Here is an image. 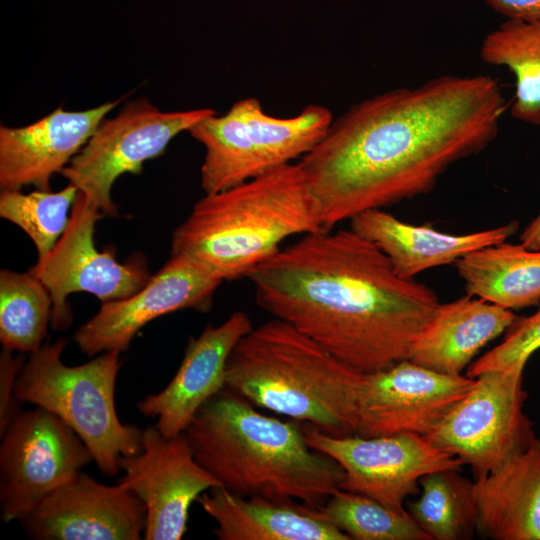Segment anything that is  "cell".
Returning <instances> with one entry per match:
<instances>
[{"instance_id":"cell-1","label":"cell","mask_w":540,"mask_h":540,"mask_svg":"<svg viewBox=\"0 0 540 540\" xmlns=\"http://www.w3.org/2000/svg\"><path fill=\"white\" fill-rule=\"evenodd\" d=\"M507 108L489 75L438 76L356 103L299 160L323 228L431 191L488 147Z\"/></svg>"},{"instance_id":"cell-2","label":"cell","mask_w":540,"mask_h":540,"mask_svg":"<svg viewBox=\"0 0 540 540\" xmlns=\"http://www.w3.org/2000/svg\"><path fill=\"white\" fill-rule=\"evenodd\" d=\"M257 304L361 373L408 359L440 301L351 228L303 235L246 276Z\"/></svg>"},{"instance_id":"cell-3","label":"cell","mask_w":540,"mask_h":540,"mask_svg":"<svg viewBox=\"0 0 540 540\" xmlns=\"http://www.w3.org/2000/svg\"><path fill=\"white\" fill-rule=\"evenodd\" d=\"M183 434L196 460L237 495L321 508L341 489L342 468L308 444L303 427L264 415L227 389L197 411Z\"/></svg>"},{"instance_id":"cell-4","label":"cell","mask_w":540,"mask_h":540,"mask_svg":"<svg viewBox=\"0 0 540 540\" xmlns=\"http://www.w3.org/2000/svg\"><path fill=\"white\" fill-rule=\"evenodd\" d=\"M316 198L298 162L231 188L205 193L173 231L171 255H185L224 280L246 277L287 238L322 230Z\"/></svg>"},{"instance_id":"cell-5","label":"cell","mask_w":540,"mask_h":540,"mask_svg":"<svg viewBox=\"0 0 540 540\" xmlns=\"http://www.w3.org/2000/svg\"><path fill=\"white\" fill-rule=\"evenodd\" d=\"M361 372L290 324L253 327L232 350L225 389L256 407L333 435H353V392Z\"/></svg>"},{"instance_id":"cell-6","label":"cell","mask_w":540,"mask_h":540,"mask_svg":"<svg viewBox=\"0 0 540 540\" xmlns=\"http://www.w3.org/2000/svg\"><path fill=\"white\" fill-rule=\"evenodd\" d=\"M66 344L59 338L30 353L17 378L16 396L59 417L86 444L100 472L114 477L122 457L140 452L143 436V429L123 423L116 410L120 352L106 351L69 366L62 361Z\"/></svg>"},{"instance_id":"cell-7","label":"cell","mask_w":540,"mask_h":540,"mask_svg":"<svg viewBox=\"0 0 540 540\" xmlns=\"http://www.w3.org/2000/svg\"><path fill=\"white\" fill-rule=\"evenodd\" d=\"M331 111L310 104L295 116L275 117L259 99L246 97L208 115L189 133L205 148L201 186L219 192L293 163L309 153L333 121Z\"/></svg>"},{"instance_id":"cell-8","label":"cell","mask_w":540,"mask_h":540,"mask_svg":"<svg viewBox=\"0 0 540 540\" xmlns=\"http://www.w3.org/2000/svg\"><path fill=\"white\" fill-rule=\"evenodd\" d=\"M524 369L481 374L424 437L472 468L475 478L503 466L536 438L524 412Z\"/></svg>"},{"instance_id":"cell-9","label":"cell","mask_w":540,"mask_h":540,"mask_svg":"<svg viewBox=\"0 0 540 540\" xmlns=\"http://www.w3.org/2000/svg\"><path fill=\"white\" fill-rule=\"evenodd\" d=\"M215 112L211 108L161 111L148 100L131 101L100 123L61 174L104 215H115L111 190L117 178L141 173L145 161L162 155L178 134L189 132Z\"/></svg>"},{"instance_id":"cell-10","label":"cell","mask_w":540,"mask_h":540,"mask_svg":"<svg viewBox=\"0 0 540 540\" xmlns=\"http://www.w3.org/2000/svg\"><path fill=\"white\" fill-rule=\"evenodd\" d=\"M0 437V514L5 523L20 521L94 462L82 439L41 407L20 411Z\"/></svg>"},{"instance_id":"cell-11","label":"cell","mask_w":540,"mask_h":540,"mask_svg":"<svg viewBox=\"0 0 540 540\" xmlns=\"http://www.w3.org/2000/svg\"><path fill=\"white\" fill-rule=\"evenodd\" d=\"M302 427L308 444L342 468L341 490L370 497L398 512H407L404 501L419 493L423 476L446 469L460 471L463 466L460 459L417 434L333 436L310 424Z\"/></svg>"},{"instance_id":"cell-12","label":"cell","mask_w":540,"mask_h":540,"mask_svg":"<svg viewBox=\"0 0 540 540\" xmlns=\"http://www.w3.org/2000/svg\"><path fill=\"white\" fill-rule=\"evenodd\" d=\"M476 378L447 375L408 359L360 373L351 410L353 435H427L474 386Z\"/></svg>"},{"instance_id":"cell-13","label":"cell","mask_w":540,"mask_h":540,"mask_svg":"<svg viewBox=\"0 0 540 540\" xmlns=\"http://www.w3.org/2000/svg\"><path fill=\"white\" fill-rule=\"evenodd\" d=\"M103 215L78 192L65 232L49 254L28 270L50 293L55 330H64L72 323L67 302L72 293L86 292L104 303L136 293L151 277L140 257L121 263L109 250L96 248L95 225Z\"/></svg>"},{"instance_id":"cell-14","label":"cell","mask_w":540,"mask_h":540,"mask_svg":"<svg viewBox=\"0 0 540 540\" xmlns=\"http://www.w3.org/2000/svg\"><path fill=\"white\" fill-rule=\"evenodd\" d=\"M119 483L146 507V540H179L187 531L189 511L199 496L219 481L194 457L183 433L164 436L155 425L143 429L142 448L120 460Z\"/></svg>"},{"instance_id":"cell-15","label":"cell","mask_w":540,"mask_h":540,"mask_svg":"<svg viewBox=\"0 0 540 540\" xmlns=\"http://www.w3.org/2000/svg\"><path fill=\"white\" fill-rule=\"evenodd\" d=\"M223 280L185 255H171L145 286L122 299L102 303L99 311L74 333L79 349L88 356L126 351L146 324L184 309L208 311Z\"/></svg>"},{"instance_id":"cell-16","label":"cell","mask_w":540,"mask_h":540,"mask_svg":"<svg viewBox=\"0 0 540 540\" xmlns=\"http://www.w3.org/2000/svg\"><path fill=\"white\" fill-rule=\"evenodd\" d=\"M19 522L36 540H139L146 507L123 484L105 485L81 471Z\"/></svg>"},{"instance_id":"cell-17","label":"cell","mask_w":540,"mask_h":540,"mask_svg":"<svg viewBox=\"0 0 540 540\" xmlns=\"http://www.w3.org/2000/svg\"><path fill=\"white\" fill-rule=\"evenodd\" d=\"M252 328L249 316L235 311L191 337L175 375L163 390L138 402L139 412L156 419V428L166 437L183 433L197 411L225 389L230 354Z\"/></svg>"},{"instance_id":"cell-18","label":"cell","mask_w":540,"mask_h":540,"mask_svg":"<svg viewBox=\"0 0 540 540\" xmlns=\"http://www.w3.org/2000/svg\"><path fill=\"white\" fill-rule=\"evenodd\" d=\"M122 98L83 111L62 107L21 127H0L1 190L35 186L50 190V179L85 146Z\"/></svg>"},{"instance_id":"cell-19","label":"cell","mask_w":540,"mask_h":540,"mask_svg":"<svg viewBox=\"0 0 540 540\" xmlns=\"http://www.w3.org/2000/svg\"><path fill=\"white\" fill-rule=\"evenodd\" d=\"M516 221L467 234L443 233L404 222L382 209L364 211L350 228L375 244L394 271L406 279L437 266L452 264L476 250L506 241L518 230Z\"/></svg>"},{"instance_id":"cell-20","label":"cell","mask_w":540,"mask_h":540,"mask_svg":"<svg viewBox=\"0 0 540 540\" xmlns=\"http://www.w3.org/2000/svg\"><path fill=\"white\" fill-rule=\"evenodd\" d=\"M197 502L215 521L212 532L220 540H350L321 508L296 501L244 497L214 487Z\"/></svg>"},{"instance_id":"cell-21","label":"cell","mask_w":540,"mask_h":540,"mask_svg":"<svg viewBox=\"0 0 540 540\" xmlns=\"http://www.w3.org/2000/svg\"><path fill=\"white\" fill-rule=\"evenodd\" d=\"M517 318L512 310L469 295L440 303L415 337L408 360L442 374L462 375L479 351Z\"/></svg>"},{"instance_id":"cell-22","label":"cell","mask_w":540,"mask_h":540,"mask_svg":"<svg viewBox=\"0 0 540 540\" xmlns=\"http://www.w3.org/2000/svg\"><path fill=\"white\" fill-rule=\"evenodd\" d=\"M476 533L492 540H540V439L475 478Z\"/></svg>"},{"instance_id":"cell-23","label":"cell","mask_w":540,"mask_h":540,"mask_svg":"<svg viewBox=\"0 0 540 540\" xmlns=\"http://www.w3.org/2000/svg\"><path fill=\"white\" fill-rule=\"evenodd\" d=\"M454 265L469 296L509 310L540 302V249L504 241L469 253Z\"/></svg>"},{"instance_id":"cell-24","label":"cell","mask_w":540,"mask_h":540,"mask_svg":"<svg viewBox=\"0 0 540 540\" xmlns=\"http://www.w3.org/2000/svg\"><path fill=\"white\" fill-rule=\"evenodd\" d=\"M480 57L514 74L512 117L540 126V20L507 19L485 36Z\"/></svg>"},{"instance_id":"cell-25","label":"cell","mask_w":540,"mask_h":540,"mask_svg":"<svg viewBox=\"0 0 540 540\" xmlns=\"http://www.w3.org/2000/svg\"><path fill=\"white\" fill-rule=\"evenodd\" d=\"M472 486L459 470L427 474L419 480L420 494L408 513L431 540L470 539L477 518Z\"/></svg>"},{"instance_id":"cell-26","label":"cell","mask_w":540,"mask_h":540,"mask_svg":"<svg viewBox=\"0 0 540 540\" xmlns=\"http://www.w3.org/2000/svg\"><path fill=\"white\" fill-rule=\"evenodd\" d=\"M52 299L29 271L0 272V341L4 349L32 353L42 346L51 322Z\"/></svg>"},{"instance_id":"cell-27","label":"cell","mask_w":540,"mask_h":540,"mask_svg":"<svg viewBox=\"0 0 540 540\" xmlns=\"http://www.w3.org/2000/svg\"><path fill=\"white\" fill-rule=\"evenodd\" d=\"M77 196L78 189L70 183L57 192L1 190L0 216L21 228L43 259L68 227Z\"/></svg>"},{"instance_id":"cell-28","label":"cell","mask_w":540,"mask_h":540,"mask_svg":"<svg viewBox=\"0 0 540 540\" xmlns=\"http://www.w3.org/2000/svg\"><path fill=\"white\" fill-rule=\"evenodd\" d=\"M321 510L350 539L431 540L408 511L392 510L364 495L340 489L329 497Z\"/></svg>"},{"instance_id":"cell-29","label":"cell","mask_w":540,"mask_h":540,"mask_svg":"<svg viewBox=\"0 0 540 540\" xmlns=\"http://www.w3.org/2000/svg\"><path fill=\"white\" fill-rule=\"evenodd\" d=\"M540 349V309L517 318L505 332L502 342L472 362L466 375L477 378L495 370L524 369L530 357Z\"/></svg>"},{"instance_id":"cell-30","label":"cell","mask_w":540,"mask_h":540,"mask_svg":"<svg viewBox=\"0 0 540 540\" xmlns=\"http://www.w3.org/2000/svg\"><path fill=\"white\" fill-rule=\"evenodd\" d=\"M23 365L21 355H13L11 350L3 348L0 355V436L21 411L16 382Z\"/></svg>"},{"instance_id":"cell-31","label":"cell","mask_w":540,"mask_h":540,"mask_svg":"<svg viewBox=\"0 0 540 540\" xmlns=\"http://www.w3.org/2000/svg\"><path fill=\"white\" fill-rule=\"evenodd\" d=\"M507 19L540 20V0H486Z\"/></svg>"},{"instance_id":"cell-32","label":"cell","mask_w":540,"mask_h":540,"mask_svg":"<svg viewBox=\"0 0 540 540\" xmlns=\"http://www.w3.org/2000/svg\"><path fill=\"white\" fill-rule=\"evenodd\" d=\"M520 243L530 249H540V213L521 232Z\"/></svg>"}]
</instances>
